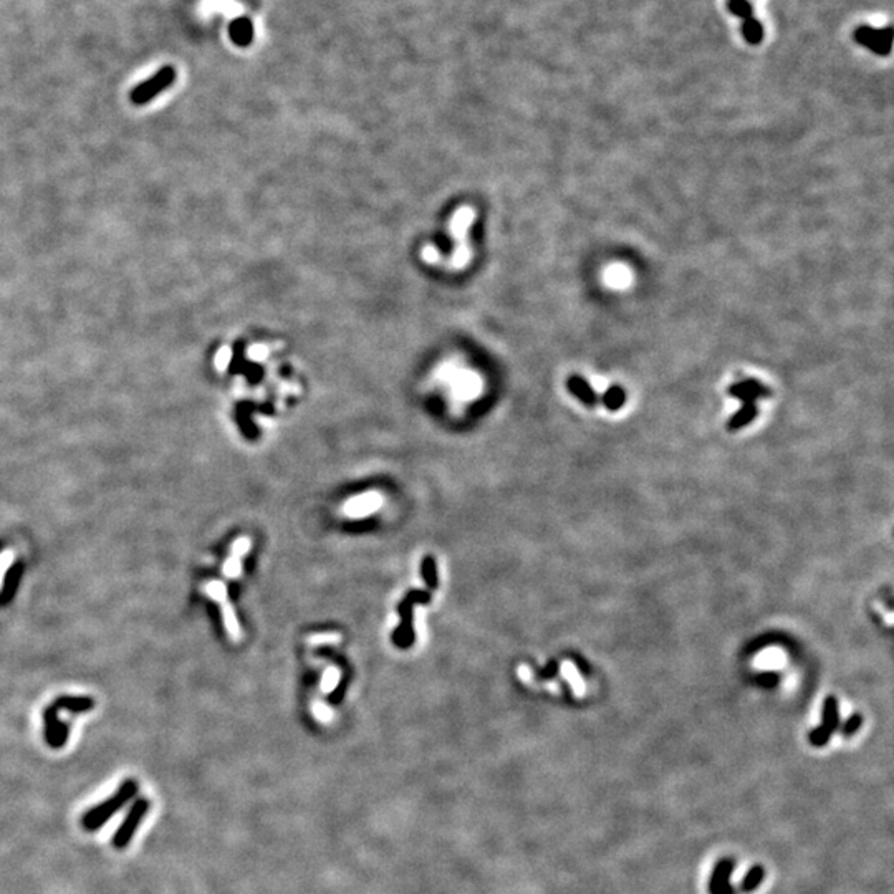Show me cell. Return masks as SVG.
Instances as JSON below:
<instances>
[{"label":"cell","instance_id":"obj_1","mask_svg":"<svg viewBox=\"0 0 894 894\" xmlns=\"http://www.w3.org/2000/svg\"><path fill=\"white\" fill-rule=\"evenodd\" d=\"M135 792H136L135 782H130V780H128V782H124L122 785V788H119L118 793H116V795L113 796V799L106 800V803H103V805H100V807L93 808V810H91L87 816H84V818H83L84 828L95 829V828H98L100 825H103L106 820H110V816L113 815V813H116L119 810V808L123 807V805L128 803V800H130L131 796L135 795Z\"/></svg>","mask_w":894,"mask_h":894},{"label":"cell","instance_id":"obj_2","mask_svg":"<svg viewBox=\"0 0 894 894\" xmlns=\"http://www.w3.org/2000/svg\"><path fill=\"white\" fill-rule=\"evenodd\" d=\"M172 82H174V70H172L171 67L161 68L152 78H149L144 83L138 84V87L131 91V102L135 104L148 103L149 100L154 98L156 95L161 93V91L166 90Z\"/></svg>","mask_w":894,"mask_h":894},{"label":"cell","instance_id":"obj_3","mask_svg":"<svg viewBox=\"0 0 894 894\" xmlns=\"http://www.w3.org/2000/svg\"><path fill=\"white\" fill-rule=\"evenodd\" d=\"M855 37H856V42H860L861 45L868 47L869 50H873L878 55H888L889 51H891V42H893L891 28L876 30V28H871V27H861L856 30Z\"/></svg>","mask_w":894,"mask_h":894},{"label":"cell","instance_id":"obj_4","mask_svg":"<svg viewBox=\"0 0 894 894\" xmlns=\"http://www.w3.org/2000/svg\"><path fill=\"white\" fill-rule=\"evenodd\" d=\"M148 807H149V805H148L146 800L136 801L135 807L131 808L130 813H128L126 820H124L122 828L118 829V833H116L115 838H113V845H115L116 848H124L128 843H130L131 836L135 835L136 827H138V823L141 821V818L144 816V813L148 812Z\"/></svg>","mask_w":894,"mask_h":894},{"label":"cell","instance_id":"obj_5","mask_svg":"<svg viewBox=\"0 0 894 894\" xmlns=\"http://www.w3.org/2000/svg\"><path fill=\"white\" fill-rule=\"evenodd\" d=\"M382 503V497L381 494L378 492H368L363 495H358V497L352 498L345 503L343 512L348 515V517L353 518H361L366 517V515L373 514L374 510H378Z\"/></svg>","mask_w":894,"mask_h":894},{"label":"cell","instance_id":"obj_6","mask_svg":"<svg viewBox=\"0 0 894 894\" xmlns=\"http://www.w3.org/2000/svg\"><path fill=\"white\" fill-rule=\"evenodd\" d=\"M729 394L742 402H755L757 400H760V398L772 396V391L770 388H767V386L762 385L760 381L744 380L732 385L731 388H729Z\"/></svg>","mask_w":894,"mask_h":894},{"label":"cell","instance_id":"obj_7","mask_svg":"<svg viewBox=\"0 0 894 894\" xmlns=\"http://www.w3.org/2000/svg\"><path fill=\"white\" fill-rule=\"evenodd\" d=\"M734 871V861L731 858H724L718 861L714 871H712L711 881H709V891L711 894H735V889L729 883V876Z\"/></svg>","mask_w":894,"mask_h":894},{"label":"cell","instance_id":"obj_8","mask_svg":"<svg viewBox=\"0 0 894 894\" xmlns=\"http://www.w3.org/2000/svg\"><path fill=\"white\" fill-rule=\"evenodd\" d=\"M569 389L575 398H578V400L585 406H588V408H593V406L598 404L599 401L598 394H596L595 389L591 388L590 382H588L583 376H578V374L571 376L569 380Z\"/></svg>","mask_w":894,"mask_h":894},{"label":"cell","instance_id":"obj_9","mask_svg":"<svg viewBox=\"0 0 894 894\" xmlns=\"http://www.w3.org/2000/svg\"><path fill=\"white\" fill-rule=\"evenodd\" d=\"M821 727L832 735L840 729V709L835 696H828L825 699L823 711H821Z\"/></svg>","mask_w":894,"mask_h":894},{"label":"cell","instance_id":"obj_10","mask_svg":"<svg viewBox=\"0 0 894 894\" xmlns=\"http://www.w3.org/2000/svg\"><path fill=\"white\" fill-rule=\"evenodd\" d=\"M757 406L755 402H744L742 408L737 411L735 414H732V417L727 422V429L731 433H735V431H740L745 426H748L750 422L755 421L757 417Z\"/></svg>","mask_w":894,"mask_h":894},{"label":"cell","instance_id":"obj_11","mask_svg":"<svg viewBox=\"0 0 894 894\" xmlns=\"http://www.w3.org/2000/svg\"><path fill=\"white\" fill-rule=\"evenodd\" d=\"M249 547H251V542H249L247 538H240V540H237L236 547H233V555L231 557V560L225 563V569H224L225 573H227L231 578H236L237 575L240 573V557H242L244 553H247Z\"/></svg>","mask_w":894,"mask_h":894},{"label":"cell","instance_id":"obj_12","mask_svg":"<svg viewBox=\"0 0 894 894\" xmlns=\"http://www.w3.org/2000/svg\"><path fill=\"white\" fill-rule=\"evenodd\" d=\"M624 401H626V393H624L621 386H610L608 391L601 396L603 406H605L608 411L621 409Z\"/></svg>","mask_w":894,"mask_h":894},{"label":"cell","instance_id":"obj_13","mask_svg":"<svg viewBox=\"0 0 894 894\" xmlns=\"http://www.w3.org/2000/svg\"><path fill=\"white\" fill-rule=\"evenodd\" d=\"M765 878V868L760 867V864H755V867L750 868V871L744 876L742 884H740V889L744 893H754L760 884H762Z\"/></svg>","mask_w":894,"mask_h":894},{"label":"cell","instance_id":"obj_14","mask_svg":"<svg viewBox=\"0 0 894 894\" xmlns=\"http://www.w3.org/2000/svg\"><path fill=\"white\" fill-rule=\"evenodd\" d=\"M742 32H744L745 40H747L748 43H754V45H757V43L762 42L764 27H762V23L759 22V20H755L752 17L745 19L744 25H742Z\"/></svg>","mask_w":894,"mask_h":894},{"label":"cell","instance_id":"obj_15","mask_svg":"<svg viewBox=\"0 0 894 894\" xmlns=\"http://www.w3.org/2000/svg\"><path fill=\"white\" fill-rule=\"evenodd\" d=\"M861 726H863V715L855 712V714L849 715L847 722L841 726V734H843V737H847V739H849V737H853L858 731H860Z\"/></svg>","mask_w":894,"mask_h":894},{"label":"cell","instance_id":"obj_16","mask_svg":"<svg viewBox=\"0 0 894 894\" xmlns=\"http://www.w3.org/2000/svg\"><path fill=\"white\" fill-rule=\"evenodd\" d=\"M338 680H340V671H338L336 667H330V669H326L323 674V679H321V691L332 692L338 686Z\"/></svg>","mask_w":894,"mask_h":894},{"label":"cell","instance_id":"obj_17","mask_svg":"<svg viewBox=\"0 0 894 894\" xmlns=\"http://www.w3.org/2000/svg\"><path fill=\"white\" fill-rule=\"evenodd\" d=\"M729 9L737 17H742L744 20L748 19L752 15V7L747 0H731L729 2Z\"/></svg>","mask_w":894,"mask_h":894},{"label":"cell","instance_id":"obj_18","mask_svg":"<svg viewBox=\"0 0 894 894\" xmlns=\"http://www.w3.org/2000/svg\"><path fill=\"white\" fill-rule=\"evenodd\" d=\"M341 636L335 634V633H328V634H315L312 638H308V643L313 644V646H321V644H336L340 643Z\"/></svg>","mask_w":894,"mask_h":894},{"label":"cell","instance_id":"obj_19","mask_svg":"<svg viewBox=\"0 0 894 894\" xmlns=\"http://www.w3.org/2000/svg\"><path fill=\"white\" fill-rule=\"evenodd\" d=\"M779 680H780V674H777V672H764V674L759 676V683L762 684L764 687L777 686Z\"/></svg>","mask_w":894,"mask_h":894},{"label":"cell","instance_id":"obj_20","mask_svg":"<svg viewBox=\"0 0 894 894\" xmlns=\"http://www.w3.org/2000/svg\"><path fill=\"white\" fill-rule=\"evenodd\" d=\"M313 714H315V718L318 720H321V722H328V720L332 719V711L320 702L315 704V707H313Z\"/></svg>","mask_w":894,"mask_h":894},{"label":"cell","instance_id":"obj_21","mask_svg":"<svg viewBox=\"0 0 894 894\" xmlns=\"http://www.w3.org/2000/svg\"><path fill=\"white\" fill-rule=\"evenodd\" d=\"M424 575L429 585H436V578H434L436 577V570H434V562L431 558L424 562Z\"/></svg>","mask_w":894,"mask_h":894}]
</instances>
